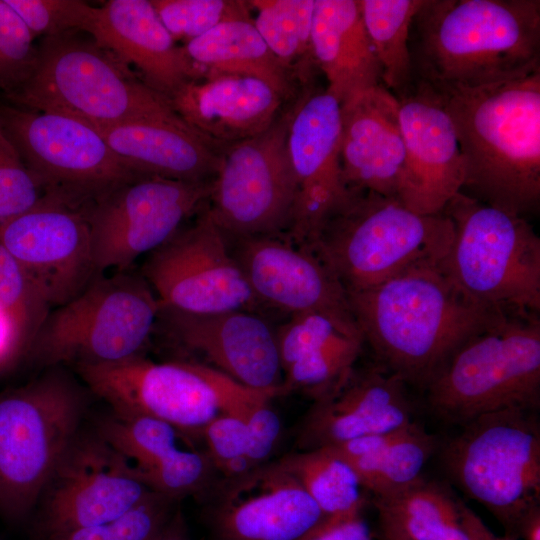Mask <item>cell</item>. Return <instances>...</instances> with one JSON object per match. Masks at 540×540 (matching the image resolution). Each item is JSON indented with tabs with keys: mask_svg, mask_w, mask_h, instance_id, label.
<instances>
[{
	"mask_svg": "<svg viewBox=\"0 0 540 540\" xmlns=\"http://www.w3.org/2000/svg\"><path fill=\"white\" fill-rule=\"evenodd\" d=\"M437 448L436 437L413 421L401 429L323 449L347 462L364 490L382 497L423 478V469Z\"/></svg>",
	"mask_w": 540,
	"mask_h": 540,
	"instance_id": "30",
	"label": "cell"
},
{
	"mask_svg": "<svg viewBox=\"0 0 540 540\" xmlns=\"http://www.w3.org/2000/svg\"><path fill=\"white\" fill-rule=\"evenodd\" d=\"M43 38L26 81L4 95L24 109L59 113L107 128L144 120L181 119L168 99L91 37Z\"/></svg>",
	"mask_w": 540,
	"mask_h": 540,
	"instance_id": "4",
	"label": "cell"
},
{
	"mask_svg": "<svg viewBox=\"0 0 540 540\" xmlns=\"http://www.w3.org/2000/svg\"><path fill=\"white\" fill-rule=\"evenodd\" d=\"M179 501L152 492L125 514L92 526L40 537V540H154L167 526Z\"/></svg>",
	"mask_w": 540,
	"mask_h": 540,
	"instance_id": "37",
	"label": "cell"
},
{
	"mask_svg": "<svg viewBox=\"0 0 540 540\" xmlns=\"http://www.w3.org/2000/svg\"><path fill=\"white\" fill-rule=\"evenodd\" d=\"M97 130L114 154L143 177L210 180L219 167L221 152L182 119L135 121Z\"/></svg>",
	"mask_w": 540,
	"mask_h": 540,
	"instance_id": "28",
	"label": "cell"
},
{
	"mask_svg": "<svg viewBox=\"0 0 540 540\" xmlns=\"http://www.w3.org/2000/svg\"><path fill=\"white\" fill-rule=\"evenodd\" d=\"M320 508L325 518L364 511L367 499L347 462L320 448L278 459Z\"/></svg>",
	"mask_w": 540,
	"mask_h": 540,
	"instance_id": "34",
	"label": "cell"
},
{
	"mask_svg": "<svg viewBox=\"0 0 540 540\" xmlns=\"http://www.w3.org/2000/svg\"><path fill=\"white\" fill-rule=\"evenodd\" d=\"M45 194L0 126V230Z\"/></svg>",
	"mask_w": 540,
	"mask_h": 540,
	"instance_id": "43",
	"label": "cell"
},
{
	"mask_svg": "<svg viewBox=\"0 0 540 540\" xmlns=\"http://www.w3.org/2000/svg\"><path fill=\"white\" fill-rule=\"evenodd\" d=\"M380 540H469L459 500L424 477L396 493L373 497Z\"/></svg>",
	"mask_w": 540,
	"mask_h": 540,
	"instance_id": "31",
	"label": "cell"
},
{
	"mask_svg": "<svg viewBox=\"0 0 540 540\" xmlns=\"http://www.w3.org/2000/svg\"><path fill=\"white\" fill-rule=\"evenodd\" d=\"M341 103L327 89H310L293 106L287 145L296 202L285 236L307 246L357 192L343 178Z\"/></svg>",
	"mask_w": 540,
	"mask_h": 540,
	"instance_id": "19",
	"label": "cell"
},
{
	"mask_svg": "<svg viewBox=\"0 0 540 540\" xmlns=\"http://www.w3.org/2000/svg\"><path fill=\"white\" fill-rule=\"evenodd\" d=\"M212 180L143 177L93 203L89 220L98 274L126 271L139 256L170 240L184 221L207 206Z\"/></svg>",
	"mask_w": 540,
	"mask_h": 540,
	"instance_id": "14",
	"label": "cell"
},
{
	"mask_svg": "<svg viewBox=\"0 0 540 540\" xmlns=\"http://www.w3.org/2000/svg\"><path fill=\"white\" fill-rule=\"evenodd\" d=\"M311 49L327 91L341 104L382 84L360 0H314Z\"/></svg>",
	"mask_w": 540,
	"mask_h": 540,
	"instance_id": "29",
	"label": "cell"
},
{
	"mask_svg": "<svg viewBox=\"0 0 540 540\" xmlns=\"http://www.w3.org/2000/svg\"><path fill=\"white\" fill-rule=\"evenodd\" d=\"M76 369L111 411L162 420L187 437H200L222 414V373L201 362H154L140 354Z\"/></svg>",
	"mask_w": 540,
	"mask_h": 540,
	"instance_id": "13",
	"label": "cell"
},
{
	"mask_svg": "<svg viewBox=\"0 0 540 540\" xmlns=\"http://www.w3.org/2000/svg\"><path fill=\"white\" fill-rule=\"evenodd\" d=\"M160 303L142 275L97 276L80 294L50 310L30 351L44 365L112 363L142 354Z\"/></svg>",
	"mask_w": 540,
	"mask_h": 540,
	"instance_id": "10",
	"label": "cell"
},
{
	"mask_svg": "<svg viewBox=\"0 0 540 540\" xmlns=\"http://www.w3.org/2000/svg\"><path fill=\"white\" fill-rule=\"evenodd\" d=\"M158 325L209 367L249 388L283 395L276 327L259 312L193 314L160 305Z\"/></svg>",
	"mask_w": 540,
	"mask_h": 540,
	"instance_id": "21",
	"label": "cell"
},
{
	"mask_svg": "<svg viewBox=\"0 0 540 540\" xmlns=\"http://www.w3.org/2000/svg\"><path fill=\"white\" fill-rule=\"evenodd\" d=\"M373 532L363 511L324 518L302 540H372Z\"/></svg>",
	"mask_w": 540,
	"mask_h": 540,
	"instance_id": "46",
	"label": "cell"
},
{
	"mask_svg": "<svg viewBox=\"0 0 540 540\" xmlns=\"http://www.w3.org/2000/svg\"><path fill=\"white\" fill-rule=\"evenodd\" d=\"M50 310L32 278L0 243V313L18 329L29 350Z\"/></svg>",
	"mask_w": 540,
	"mask_h": 540,
	"instance_id": "38",
	"label": "cell"
},
{
	"mask_svg": "<svg viewBox=\"0 0 540 540\" xmlns=\"http://www.w3.org/2000/svg\"><path fill=\"white\" fill-rule=\"evenodd\" d=\"M423 0H360L363 22L382 71V84L395 96L412 81L409 33Z\"/></svg>",
	"mask_w": 540,
	"mask_h": 540,
	"instance_id": "33",
	"label": "cell"
},
{
	"mask_svg": "<svg viewBox=\"0 0 540 540\" xmlns=\"http://www.w3.org/2000/svg\"><path fill=\"white\" fill-rule=\"evenodd\" d=\"M183 48L203 72L253 76L284 99L292 93L291 73L271 52L253 18L224 21Z\"/></svg>",
	"mask_w": 540,
	"mask_h": 540,
	"instance_id": "32",
	"label": "cell"
},
{
	"mask_svg": "<svg viewBox=\"0 0 540 540\" xmlns=\"http://www.w3.org/2000/svg\"><path fill=\"white\" fill-rule=\"evenodd\" d=\"M284 100L259 78L211 72L187 82L168 98L175 113L220 152L269 128Z\"/></svg>",
	"mask_w": 540,
	"mask_h": 540,
	"instance_id": "24",
	"label": "cell"
},
{
	"mask_svg": "<svg viewBox=\"0 0 540 540\" xmlns=\"http://www.w3.org/2000/svg\"><path fill=\"white\" fill-rule=\"evenodd\" d=\"M228 241L232 255L263 307L289 316L321 313L357 325L346 290L307 247L294 244L285 235Z\"/></svg>",
	"mask_w": 540,
	"mask_h": 540,
	"instance_id": "22",
	"label": "cell"
},
{
	"mask_svg": "<svg viewBox=\"0 0 540 540\" xmlns=\"http://www.w3.org/2000/svg\"><path fill=\"white\" fill-rule=\"evenodd\" d=\"M347 296L375 362L424 389L465 341L509 313L469 295L441 261Z\"/></svg>",
	"mask_w": 540,
	"mask_h": 540,
	"instance_id": "1",
	"label": "cell"
},
{
	"mask_svg": "<svg viewBox=\"0 0 540 540\" xmlns=\"http://www.w3.org/2000/svg\"><path fill=\"white\" fill-rule=\"evenodd\" d=\"M518 538L521 540H540V507L533 509L524 519Z\"/></svg>",
	"mask_w": 540,
	"mask_h": 540,
	"instance_id": "49",
	"label": "cell"
},
{
	"mask_svg": "<svg viewBox=\"0 0 540 540\" xmlns=\"http://www.w3.org/2000/svg\"><path fill=\"white\" fill-rule=\"evenodd\" d=\"M154 540H191L183 514L179 508L164 530Z\"/></svg>",
	"mask_w": 540,
	"mask_h": 540,
	"instance_id": "48",
	"label": "cell"
},
{
	"mask_svg": "<svg viewBox=\"0 0 540 540\" xmlns=\"http://www.w3.org/2000/svg\"><path fill=\"white\" fill-rule=\"evenodd\" d=\"M91 205L46 193L0 230V243L26 270L51 309L76 297L100 275L93 255Z\"/></svg>",
	"mask_w": 540,
	"mask_h": 540,
	"instance_id": "17",
	"label": "cell"
},
{
	"mask_svg": "<svg viewBox=\"0 0 540 540\" xmlns=\"http://www.w3.org/2000/svg\"><path fill=\"white\" fill-rule=\"evenodd\" d=\"M412 79L476 88L540 69L539 0H423L409 33Z\"/></svg>",
	"mask_w": 540,
	"mask_h": 540,
	"instance_id": "2",
	"label": "cell"
},
{
	"mask_svg": "<svg viewBox=\"0 0 540 540\" xmlns=\"http://www.w3.org/2000/svg\"><path fill=\"white\" fill-rule=\"evenodd\" d=\"M448 475L516 539L540 507V422L536 410L510 408L478 416L443 448Z\"/></svg>",
	"mask_w": 540,
	"mask_h": 540,
	"instance_id": "8",
	"label": "cell"
},
{
	"mask_svg": "<svg viewBox=\"0 0 540 540\" xmlns=\"http://www.w3.org/2000/svg\"><path fill=\"white\" fill-rule=\"evenodd\" d=\"M142 271L163 307L193 314L258 312L263 307L207 206L193 223L151 252Z\"/></svg>",
	"mask_w": 540,
	"mask_h": 540,
	"instance_id": "15",
	"label": "cell"
},
{
	"mask_svg": "<svg viewBox=\"0 0 540 540\" xmlns=\"http://www.w3.org/2000/svg\"><path fill=\"white\" fill-rule=\"evenodd\" d=\"M292 112L221 151L207 210L228 240L287 233L296 202L287 145Z\"/></svg>",
	"mask_w": 540,
	"mask_h": 540,
	"instance_id": "12",
	"label": "cell"
},
{
	"mask_svg": "<svg viewBox=\"0 0 540 540\" xmlns=\"http://www.w3.org/2000/svg\"><path fill=\"white\" fill-rule=\"evenodd\" d=\"M0 126L45 193L72 203L91 205L143 178L95 127L74 117L0 103Z\"/></svg>",
	"mask_w": 540,
	"mask_h": 540,
	"instance_id": "11",
	"label": "cell"
},
{
	"mask_svg": "<svg viewBox=\"0 0 540 540\" xmlns=\"http://www.w3.org/2000/svg\"><path fill=\"white\" fill-rule=\"evenodd\" d=\"M82 388L59 368L0 394V512L19 523L34 510L80 431Z\"/></svg>",
	"mask_w": 540,
	"mask_h": 540,
	"instance_id": "7",
	"label": "cell"
},
{
	"mask_svg": "<svg viewBox=\"0 0 540 540\" xmlns=\"http://www.w3.org/2000/svg\"><path fill=\"white\" fill-rule=\"evenodd\" d=\"M34 37L19 16L0 0V93L21 86L32 73L37 57Z\"/></svg>",
	"mask_w": 540,
	"mask_h": 540,
	"instance_id": "42",
	"label": "cell"
},
{
	"mask_svg": "<svg viewBox=\"0 0 540 540\" xmlns=\"http://www.w3.org/2000/svg\"><path fill=\"white\" fill-rule=\"evenodd\" d=\"M200 438L222 477L231 478L251 470L247 459V431L240 418L220 414L204 427Z\"/></svg>",
	"mask_w": 540,
	"mask_h": 540,
	"instance_id": "45",
	"label": "cell"
},
{
	"mask_svg": "<svg viewBox=\"0 0 540 540\" xmlns=\"http://www.w3.org/2000/svg\"><path fill=\"white\" fill-rule=\"evenodd\" d=\"M282 394L303 392L316 400L349 376L365 345L360 329L321 313H302L276 327Z\"/></svg>",
	"mask_w": 540,
	"mask_h": 540,
	"instance_id": "27",
	"label": "cell"
},
{
	"mask_svg": "<svg viewBox=\"0 0 540 540\" xmlns=\"http://www.w3.org/2000/svg\"><path fill=\"white\" fill-rule=\"evenodd\" d=\"M408 386L377 362L356 365L337 389L314 400L298 432V449H320L408 426L414 421Z\"/></svg>",
	"mask_w": 540,
	"mask_h": 540,
	"instance_id": "23",
	"label": "cell"
},
{
	"mask_svg": "<svg viewBox=\"0 0 540 540\" xmlns=\"http://www.w3.org/2000/svg\"><path fill=\"white\" fill-rule=\"evenodd\" d=\"M152 493L97 431L74 438L38 501L39 538L115 519Z\"/></svg>",
	"mask_w": 540,
	"mask_h": 540,
	"instance_id": "16",
	"label": "cell"
},
{
	"mask_svg": "<svg viewBox=\"0 0 540 540\" xmlns=\"http://www.w3.org/2000/svg\"><path fill=\"white\" fill-rule=\"evenodd\" d=\"M32 36L53 37L90 31L98 7L81 0H4Z\"/></svg>",
	"mask_w": 540,
	"mask_h": 540,
	"instance_id": "41",
	"label": "cell"
},
{
	"mask_svg": "<svg viewBox=\"0 0 540 540\" xmlns=\"http://www.w3.org/2000/svg\"><path fill=\"white\" fill-rule=\"evenodd\" d=\"M201 497L209 540H302L325 518L278 460L218 478Z\"/></svg>",
	"mask_w": 540,
	"mask_h": 540,
	"instance_id": "18",
	"label": "cell"
},
{
	"mask_svg": "<svg viewBox=\"0 0 540 540\" xmlns=\"http://www.w3.org/2000/svg\"><path fill=\"white\" fill-rule=\"evenodd\" d=\"M405 160L398 101L383 84L341 104L340 161L350 190L397 198Z\"/></svg>",
	"mask_w": 540,
	"mask_h": 540,
	"instance_id": "25",
	"label": "cell"
},
{
	"mask_svg": "<svg viewBox=\"0 0 540 540\" xmlns=\"http://www.w3.org/2000/svg\"><path fill=\"white\" fill-rule=\"evenodd\" d=\"M257 14L254 25L263 40L291 73L296 65L301 81L316 67L311 49L314 0L247 1Z\"/></svg>",
	"mask_w": 540,
	"mask_h": 540,
	"instance_id": "35",
	"label": "cell"
},
{
	"mask_svg": "<svg viewBox=\"0 0 540 540\" xmlns=\"http://www.w3.org/2000/svg\"><path fill=\"white\" fill-rule=\"evenodd\" d=\"M88 35L139 72L148 87L167 99L204 72L177 46L150 0H110L98 7Z\"/></svg>",
	"mask_w": 540,
	"mask_h": 540,
	"instance_id": "26",
	"label": "cell"
},
{
	"mask_svg": "<svg viewBox=\"0 0 540 540\" xmlns=\"http://www.w3.org/2000/svg\"><path fill=\"white\" fill-rule=\"evenodd\" d=\"M159 19L174 40H194L220 23L249 19L247 1L150 0Z\"/></svg>",
	"mask_w": 540,
	"mask_h": 540,
	"instance_id": "40",
	"label": "cell"
},
{
	"mask_svg": "<svg viewBox=\"0 0 540 540\" xmlns=\"http://www.w3.org/2000/svg\"><path fill=\"white\" fill-rule=\"evenodd\" d=\"M395 97L405 150L397 199L417 214L442 213L465 179L452 119L439 92L423 81L412 79Z\"/></svg>",
	"mask_w": 540,
	"mask_h": 540,
	"instance_id": "20",
	"label": "cell"
},
{
	"mask_svg": "<svg viewBox=\"0 0 540 540\" xmlns=\"http://www.w3.org/2000/svg\"><path fill=\"white\" fill-rule=\"evenodd\" d=\"M433 88L452 119L464 159L461 192L509 214L525 218L536 214L540 207V69L488 86Z\"/></svg>",
	"mask_w": 540,
	"mask_h": 540,
	"instance_id": "3",
	"label": "cell"
},
{
	"mask_svg": "<svg viewBox=\"0 0 540 540\" xmlns=\"http://www.w3.org/2000/svg\"><path fill=\"white\" fill-rule=\"evenodd\" d=\"M431 411L454 425L540 407L539 313L509 312L465 341L426 386Z\"/></svg>",
	"mask_w": 540,
	"mask_h": 540,
	"instance_id": "6",
	"label": "cell"
},
{
	"mask_svg": "<svg viewBox=\"0 0 540 540\" xmlns=\"http://www.w3.org/2000/svg\"><path fill=\"white\" fill-rule=\"evenodd\" d=\"M453 239L441 265L476 300L505 312H540V238L527 218L463 192L443 211Z\"/></svg>",
	"mask_w": 540,
	"mask_h": 540,
	"instance_id": "9",
	"label": "cell"
},
{
	"mask_svg": "<svg viewBox=\"0 0 540 540\" xmlns=\"http://www.w3.org/2000/svg\"><path fill=\"white\" fill-rule=\"evenodd\" d=\"M28 344L14 324L0 313V369L10 363L22 351L28 350Z\"/></svg>",
	"mask_w": 540,
	"mask_h": 540,
	"instance_id": "47",
	"label": "cell"
},
{
	"mask_svg": "<svg viewBox=\"0 0 540 540\" xmlns=\"http://www.w3.org/2000/svg\"><path fill=\"white\" fill-rule=\"evenodd\" d=\"M452 239L453 224L443 212L417 214L395 197L357 191L305 247L351 293L441 261Z\"/></svg>",
	"mask_w": 540,
	"mask_h": 540,
	"instance_id": "5",
	"label": "cell"
},
{
	"mask_svg": "<svg viewBox=\"0 0 540 540\" xmlns=\"http://www.w3.org/2000/svg\"><path fill=\"white\" fill-rule=\"evenodd\" d=\"M96 431L138 471L150 468L179 447L181 435L162 420L113 411L99 420Z\"/></svg>",
	"mask_w": 540,
	"mask_h": 540,
	"instance_id": "36",
	"label": "cell"
},
{
	"mask_svg": "<svg viewBox=\"0 0 540 540\" xmlns=\"http://www.w3.org/2000/svg\"><path fill=\"white\" fill-rule=\"evenodd\" d=\"M138 473L149 490L178 501L188 495H202L219 474L206 451L180 447Z\"/></svg>",
	"mask_w": 540,
	"mask_h": 540,
	"instance_id": "39",
	"label": "cell"
},
{
	"mask_svg": "<svg viewBox=\"0 0 540 540\" xmlns=\"http://www.w3.org/2000/svg\"><path fill=\"white\" fill-rule=\"evenodd\" d=\"M279 395L273 391H254L239 407L236 416L247 431V459L253 469L270 461L280 440L282 425L271 400Z\"/></svg>",
	"mask_w": 540,
	"mask_h": 540,
	"instance_id": "44",
	"label": "cell"
}]
</instances>
